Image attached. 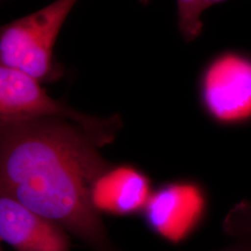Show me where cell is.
<instances>
[{"instance_id":"cell-8","label":"cell","mask_w":251,"mask_h":251,"mask_svg":"<svg viewBox=\"0 0 251 251\" xmlns=\"http://www.w3.org/2000/svg\"><path fill=\"white\" fill-rule=\"evenodd\" d=\"M225 0H176L178 27L186 41H193L203 30L201 16L206 9Z\"/></svg>"},{"instance_id":"cell-3","label":"cell","mask_w":251,"mask_h":251,"mask_svg":"<svg viewBox=\"0 0 251 251\" xmlns=\"http://www.w3.org/2000/svg\"><path fill=\"white\" fill-rule=\"evenodd\" d=\"M41 83L16 70L0 67V123L41 117L65 119L80 126L98 147L111 144L122 126L121 118L97 117L74 110L50 97Z\"/></svg>"},{"instance_id":"cell-9","label":"cell","mask_w":251,"mask_h":251,"mask_svg":"<svg viewBox=\"0 0 251 251\" xmlns=\"http://www.w3.org/2000/svg\"><path fill=\"white\" fill-rule=\"evenodd\" d=\"M225 234L235 238H251V202L243 200L228 211L223 222Z\"/></svg>"},{"instance_id":"cell-5","label":"cell","mask_w":251,"mask_h":251,"mask_svg":"<svg viewBox=\"0 0 251 251\" xmlns=\"http://www.w3.org/2000/svg\"><path fill=\"white\" fill-rule=\"evenodd\" d=\"M208 208L205 187L195 179H179L153 189L141 215L153 233L178 242L204 222Z\"/></svg>"},{"instance_id":"cell-6","label":"cell","mask_w":251,"mask_h":251,"mask_svg":"<svg viewBox=\"0 0 251 251\" xmlns=\"http://www.w3.org/2000/svg\"><path fill=\"white\" fill-rule=\"evenodd\" d=\"M0 238L16 251H70L68 232L13 198L0 196Z\"/></svg>"},{"instance_id":"cell-1","label":"cell","mask_w":251,"mask_h":251,"mask_svg":"<svg viewBox=\"0 0 251 251\" xmlns=\"http://www.w3.org/2000/svg\"><path fill=\"white\" fill-rule=\"evenodd\" d=\"M72 122L41 117L0 123V195L61 225L92 251H119L93 205L111 167Z\"/></svg>"},{"instance_id":"cell-10","label":"cell","mask_w":251,"mask_h":251,"mask_svg":"<svg viewBox=\"0 0 251 251\" xmlns=\"http://www.w3.org/2000/svg\"><path fill=\"white\" fill-rule=\"evenodd\" d=\"M215 251H251V238H235L233 242Z\"/></svg>"},{"instance_id":"cell-4","label":"cell","mask_w":251,"mask_h":251,"mask_svg":"<svg viewBox=\"0 0 251 251\" xmlns=\"http://www.w3.org/2000/svg\"><path fill=\"white\" fill-rule=\"evenodd\" d=\"M199 101L206 116L223 126L251 121V57L225 51L208 62L198 82Z\"/></svg>"},{"instance_id":"cell-11","label":"cell","mask_w":251,"mask_h":251,"mask_svg":"<svg viewBox=\"0 0 251 251\" xmlns=\"http://www.w3.org/2000/svg\"><path fill=\"white\" fill-rule=\"evenodd\" d=\"M140 2H142L144 5H147L148 2H149V0H140Z\"/></svg>"},{"instance_id":"cell-12","label":"cell","mask_w":251,"mask_h":251,"mask_svg":"<svg viewBox=\"0 0 251 251\" xmlns=\"http://www.w3.org/2000/svg\"><path fill=\"white\" fill-rule=\"evenodd\" d=\"M1 251H2V250H1Z\"/></svg>"},{"instance_id":"cell-2","label":"cell","mask_w":251,"mask_h":251,"mask_svg":"<svg viewBox=\"0 0 251 251\" xmlns=\"http://www.w3.org/2000/svg\"><path fill=\"white\" fill-rule=\"evenodd\" d=\"M79 0H55L36 12L1 26L0 63L40 83L63 75L54 47L63 25Z\"/></svg>"},{"instance_id":"cell-7","label":"cell","mask_w":251,"mask_h":251,"mask_svg":"<svg viewBox=\"0 0 251 251\" xmlns=\"http://www.w3.org/2000/svg\"><path fill=\"white\" fill-rule=\"evenodd\" d=\"M149 176L131 164L111 165L93 184L91 197L100 213L142 214L153 192Z\"/></svg>"}]
</instances>
